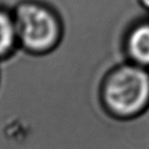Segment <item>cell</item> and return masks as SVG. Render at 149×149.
I'll return each instance as SVG.
<instances>
[{
	"label": "cell",
	"mask_w": 149,
	"mask_h": 149,
	"mask_svg": "<svg viewBox=\"0 0 149 149\" xmlns=\"http://www.w3.org/2000/svg\"><path fill=\"white\" fill-rule=\"evenodd\" d=\"M99 97L112 118H137L149 107V70L131 61L116 65L102 80Z\"/></svg>",
	"instance_id": "cell-1"
},
{
	"label": "cell",
	"mask_w": 149,
	"mask_h": 149,
	"mask_svg": "<svg viewBox=\"0 0 149 149\" xmlns=\"http://www.w3.org/2000/svg\"><path fill=\"white\" fill-rule=\"evenodd\" d=\"M19 47L33 55L53 51L62 38V25L55 13L36 1H25L13 13Z\"/></svg>",
	"instance_id": "cell-2"
},
{
	"label": "cell",
	"mask_w": 149,
	"mask_h": 149,
	"mask_svg": "<svg viewBox=\"0 0 149 149\" xmlns=\"http://www.w3.org/2000/svg\"><path fill=\"white\" fill-rule=\"evenodd\" d=\"M124 49L128 61L149 70V21L133 26L125 38Z\"/></svg>",
	"instance_id": "cell-3"
},
{
	"label": "cell",
	"mask_w": 149,
	"mask_h": 149,
	"mask_svg": "<svg viewBox=\"0 0 149 149\" xmlns=\"http://www.w3.org/2000/svg\"><path fill=\"white\" fill-rule=\"evenodd\" d=\"M17 47L19 40L13 13L0 9V60L13 55Z\"/></svg>",
	"instance_id": "cell-4"
},
{
	"label": "cell",
	"mask_w": 149,
	"mask_h": 149,
	"mask_svg": "<svg viewBox=\"0 0 149 149\" xmlns=\"http://www.w3.org/2000/svg\"><path fill=\"white\" fill-rule=\"evenodd\" d=\"M141 6L149 13V0H139Z\"/></svg>",
	"instance_id": "cell-5"
}]
</instances>
